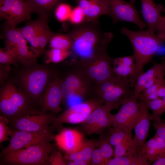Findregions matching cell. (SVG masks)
I'll list each match as a JSON object with an SVG mask.
<instances>
[{
	"label": "cell",
	"instance_id": "obj_1",
	"mask_svg": "<svg viewBox=\"0 0 165 165\" xmlns=\"http://www.w3.org/2000/svg\"><path fill=\"white\" fill-rule=\"evenodd\" d=\"M23 65L14 81L26 101L37 109L41 108L45 94L55 73L37 63Z\"/></svg>",
	"mask_w": 165,
	"mask_h": 165
},
{
	"label": "cell",
	"instance_id": "obj_2",
	"mask_svg": "<svg viewBox=\"0 0 165 165\" xmlns=\"http://www.w3.org/2000/svg\"><path fill=\"white\" fill-rule=\"evenodd\" d=\"M72 41L71 53L79 59L93 57L106 44L112 40L113 35L110 32H103L98 22H86L75 27L67 34Z\"/></svg>",
	"mask_w": 165,
	"mask_h": 165
},
{
	"label": "cell",
	"instance_id": "obj_3",
	"mask_svg": "<svg viewBox=\"0 0 165 165\" xmlns=\"http://www.w3.org/2000/svg\"><path fill=\"white\" fill-rule=\"evenodd\" d=\"M121 32L129 39L134 50L135 63L129 77L130 88L133 89L138 77L145 72V66L151 61L164 41L147 30L133 31L124 27Z\"/></svg>",
	"mask_w": 165,
	"mask_h": 165
},
{
	"label": "cell",
	"instance_id": "obj_4",
	"mask_svg": "<svg viewBox=\"0 0 165 165\" xmlns=\"http://www.w3.org/2000/svg\"><path fill=\"white\" fill-rule=\"evenodd\" d=\"M108 44L103 46L92 57L75 59L73 65L82 71L95 84H99L115 75L112 67L113 59L108 55Z\"/></svg>",
	"mask_w": 165,
	"mask_h": 165
},
{
	"label": "cell",
	"instance_id": "obj_5",
	"mask_svg": "<svg viewBox=\"0 0 165 165\" xmlns=\"http://www.w3.org/2000/svg\"><path fill=\"white\" fill-rule=\"evenodd\" d=\"M95 94L111 111L117 109L123 101L134 94L129 77L115 75L108 80L96 84Z\"/></svg>",
	"mask_w": 165,
	"mask_h": 165
},
{
	"label": "cell",
	"instance_id": "obj_6",
	"mask_svg": "<svg viewBox=\"0 0 165 165\" xmlns=\"http://www.w3.org/2000/svg\"><path fill=\"white\" fill-rule=\"evenodd\" d=\"M50 141H44L8 153L1 157L2 163L14 165H49V155L56 149L50 144Z\"/></svg>",
	"mask_w": 165,
	"mask_h": 165
},
{
	"label": "cell",
	"instance_id": "obj_7",
	"mask_svg": "<svg viewBox=\"0 0 165 165\" xmlns=\"http://www.w3.org/2000/svg\"><path fill=\"white\" fill-rule=\"evenodd\" d=\"M72 69L61 79L62 101L73 97L86 99L94 93L95 84L80 70Z\"/></svg>",
	"mask_w": 165,
	"mask_h": 165
},
{
	"label": "cell",
	"instance_id": "obj_8",
	"mask_svg": "<svg viewBox=\"0 0 165 165\" xmlns=\"http://www.w3.org/2000/svg\"><path fill=\"white\" fill-rule=\"evenodd\" d=\"M48 16H39L35 20L28 22L20 30L27 41L31 45V50L38 57L45 50L51 38L56 33L53 32L48 25Z\"/></svg>",
	"mask_w": 165,
	"mask_h": 165
},
{
	"label": "cell",
	"instance_id": "obj_9",
	"mask_svg": "<svg viewBox=\"0 0 165 165\" xmlns=\"http://www.w3.org/2000/svg\"><path fill=\"white\" fill-rule=\"evenodd\" d=\"M6 50L11 51L18 62L23 65L37 63L38 57L31 50H29L27 41L19 28L7 25L4 32Z\"/></svg>",
	"mask_w": 165,
	"mask_h": 165
},
{
	"label": "cell",
	"instance_id": "obj_10",
	"mask_svg": "<svg viewBox=\"0 0 165 165\" xmlns=\"http://www.w3.org/2000/svg\"><path fill=\"white\" fill-rule=\"evenodd\" d=\"M103 104L102 101L95 96L74 105L57 116L51 126L54 130L60 128L64 123H82L94 110Z\"/></svg>",
	"mask_w": 165,
	"mask_h": 165
},
{
	"label": "cell",
	"instance_id": "obj_11",
	"mask_svg": "<svg viewBox=\"0 0 165 165\" xmlns=\"http://www.w3.org/2000/svg\"><path fill=\"white\" fill-rule=\"evenodd\" d=\"M53 129L42 131L30 132L18 130L9 127L10 142L0 154L5 155L19 149L27 147L45 141L54 139Z\"/></svg>",
	"mask_w": 165,
	"mask_h": 165
},
{
	"label": "cell",
	"instance_id": "obj_12",
	"mask_svg": "<svg viewBox=\"0 0 165 165\" xmlns=\"http://www.w3.org/2000/svg\"><path fill=\"white\" fill-rule=\"evenodd\" d=\"M56 113L41 112L38 114L26 115L9 122L13 128L20 130L39 132L53 129L50 126L57 116Z\"/></svg>",
	"mask_w": 165,
	"mask_h": 165
},
{
	"label": "cell",
	"instance_id": "obj_13",
	"mask_svg": "<svg viewBox=\"0 0 165 165\" xmlns=\"http://www.w3.org/2000/svg\"><path fill=\"white\" fill-rule=\"evenodd\" d=\"M31 11L27 0H0V14L6 19L8 26L15 27L31 19Z\"/></svg>",
	"mask_w": 165,
	"mask_h": 165
},
{
	"label": "cell",
	"instance_id": "obj_14",
	"mask_svg": "<svg viewBox=\"0 0 165 165\" xmlns=\"http://www.w3.org/2000/svg\"><path fill=\"white\" fill-rule=\"evenodd\" d=\"M135 0L129 2L123 0H111L109 16L113 23L119 21H126L137 26L140 30H143L147 24L141 18L134 6Z\"/></svg>",
	"mask_w": 165,
	"mask_h": 165
},
{
	"label": "cell",
	"instance_id": "obj_15",
	"mask_svg": "<svg viewBox=\"0 0 165 165\" xmlns=\"http://www.w3.org/2000/svg\"><path fill=\"white\" fill-rule=\"evenodd\" d=\"M138 100L133 96L123 101L119 110L114 115L113 128H120L131 133L139 115Z\"/></svg>",
	"mask_w": 165,
	"mask_h": 165
},
{
	"label": "cell",
	"instance_id": "obj_16",
	"mask_svg": "<svg viewBox=\"0 0 165 165\" xmlns=\"http://www.w3.org/2000/svg\"><path fill=\"white\" fill-rule=\"evenodd\" d=\"M110 112L105 105L99 106L81 123V130L88 135L100 134L112 125L114 115Z\"/></svg>",
	"mask_w": 165,
	"mask_h": 165
},
{
	"label": "cell",
	"instance_id": "obj_17",
	"mask_svg": "<svg viewBox=\"0 0 165 165\" xmlns=\"http://www.w3.org/2000/svg\"><path fill=\"white\" fill-rule=\"evenodd\" d=\"M138 102L139 115L134 128L135 135L133 138V149L135 153L139 152L145 142L151 120L149 109L144 102L141 100Z\"/></svg>",
	"mask_w": 165,
	"mask_h": 165
},
{
	"label": "cell",
	"instance_id": "obj_18",
	"mask_svg": "<svg viewBox=\"0 0 165 165\" xmlns=\"http://www.w3.org/2000/svg\"><path fill=\"white\" fill-rule=\"evenodd\" d=\"M62 102L61 79L55 73L46 91L43 99L41 111L57 113L62 111Z\"/></svg>",
	"mask_w": 165,
	"mask_h": 165
},
{
	"label": "cell",
	"instance_id": "obj_19",
	"mask_svg": "<svg viewBox=\"0 0 165 165\" xmlns=\"http://www.w3.org/2000/svg\"><path fill=\"white\" fill-rule=\"evenodd\" d=\"M165 69L160 63H154L138 78L133 88V96L138 99L140 94L155 83L164 78Z\"/></svg>",
	"mask_w": 165,
	"mask_h": 165
},
{
	"label": "cell",
	"instance_id": "obj_20",
	"mask_svg": "<svg viewBox=\"0 0 165 165\" xmlns=\"http://www.w3.org/2000/svg\"><path fill=\"white\" fill-rule=\"evenodd\" d=\"M57 146L65 153H71L77 150L84 141L82 134L75 129L64 128L54 138Z\"/></svg>",
	"mask_w": 165,
	"mask_h": 165
},
{
	"label": "cell",
	"instance_id": "obj_21",
	"mask_svg": "<svg viewBox=\"0 0 165 165\" xmlns=\"http://www.w3.org/2000/svg\"><path fill=\"white\" fill-rule=\"evenodd\" d=\"M84 11L86 21L98 22L102 15L109 16L111 0H74Z\"/></svg>",
	"mask_w": 165,
	"mask_h": 165
},
{
	"label": "cell",
	"instance_id": "obj_22",
	"mask_svg": "<svg viewBox=\"0 0 165 165\" xmlns=\"http://www.w3.org/2000/svg\"><path fill=\"white\" fill-rule=\"evenodd\" d=\"M143 17L149 31L155 33L156 27L164 8L161 4H156L153 0H141Z\"/></svg>",
	"mask_w": 165,
	"mask_h": 165
},
{
	"label": "cell",
	"instance_id": "obj_23",
	"mask_svg": "<svg viewBox=\"0 0 165 165\" xmlns=\"http://www.w3.org/2000/svg\"><path fill=\"white\" fill-rule=\"evenodd\" d=\"M3 85L15 105L24 115L38 114L42 112L26 101L13 82H9Z\"/></svg>",
	"mask_w": 165,
	"mask_h": 165
},
{
	"label": "cell",
	"instance_id": "obj_24",
	"mask_svg": "<svg viewBox=\"0 0 165 165\" xmlns=\"http://www.w3.org/2000/svg\"><path fill=\"white\" fill-rule=\"evenodd\" d=\"M0 111L1 115L9 122L24 115L15 105L4 85L0 91Z\"/></svg>",
	"mask_w": 165,
	"mask_h": 165
},
{
	"label": "cell",
	"instance_id": "obj_25",
	"mask_svg": "<svg viewBox=\"0 0 165 165\" xmlns=\"http://www.w3.org/2000/svg\"><path fill=\"white\" fill-rule=\"evenodd\" d=\"M98 146V140L97 139L84 140L77 150L71 153H65L64 158L68 161L82 160L90 163L93 152Z\"/></svg>",
	"mask_w": 165,
	"mask_h": 165
},
{
	"label": "cell",
	"instance_id": "obj_26",
	"mask_svg": "<svg viewBox=\"0 0 165 165\" xmlns=\"http://www.w3.org/2000/svg\"><path fill=\"white\" fill-rule=\"evenodd\" d=\"M150 163L145 155L138 152L111 158L107 165H149Z\"/></svg>",
	"mask_w": 165,
	"mask_h": 165
},
{
	"label": "cell",
	"instance_id": "obj_27",
	"mask_svg": "<svg viewBox=\"0 0 165 165\" xmlns=\"http://www.w3.org/2000/svg\"><path fill=\"white\" fill-rule=\"evenodd\" d=\"M61 0H27L31 12L36 13L39 16H48Z\"/></svg>",
	"mask_w": 165,
	"mask_h": 165
},
{
	"label": "cell",
	"instance_id": "obj_28",
	"mask_svg": "<svg viewBox=\"0 0 165 165\" xmlns=\"http://www.w3.org/2000/svg\"><path fill=\"white\" fill-rule=\"evenodd\" d=\"M50 49H56L69 50L72 46L71 38L68 34L56 33L50 39L49 42Z\"/></svg>",
	"mask_w": 165,
	"mask_h": 165
},
{
	"label": "cell",
	"instance_id": "obj_29",
	"mask_svg": "<svg viewBox=\"0 0 165 165\" xmlns=\"http://www.w3.org/2000/svg\"><path fill=\"white\" fill-rule=\"evenodd\" d=\"M71 54L70 50L50 49L46 52L45 62L47 64L58 63L65 59Z\"/></svg>",
	"mask_w": 165,
	"mask_h": 165
},
{
	"label": "cell",
	"instance_id": "obj_30",
	"mask_svg": "<svg viewBox=\"0 0 165 165\" xmlns=\"http://www.w3.org/2000/svg\"><path fill=\"white\" fill-rule=\"evenodd\" d=\"M148 109L152 110V113L150 115L151 120L153 122L161 120V116L163 114L162 112L163 101L161 98L144 101Z\"/></svg>",
	"mask_w": 165,
	"mask_h": 165
},
{
	"label": "cell",
	"instance_id": "obj_31",
	"mask_svg": "<svg viewBox=\"0 0 165 165\" xmlns=\"http://www.w3.org/2000/svg\"><path fill=\"white\" fill-rule=\"evenodd\" d=\"M102 133L100 134V138L98 140L99 148L108 163L113 155L114 151L109 142V134H104Z\"/></svg>",
	"mask_w": 165,
	"mask_h": 165
},
{
	"label": "cell",
	"instance_id": "obj_32",
	"mask_svg": "<svg viewBox=\"0 0 165 165\" xmlns=\"http://www.w3.org/2000/svg\"><path fill=\"white\" fill-rule=\"evenodd\" d=\"M132 138L131 133L120 128H113L109 134V142L112 146H115L122 141Z\"/></svg>",
	"mask_w": 165,
	"mask_h": 165
},
{
	"label": "cell",
	"instance_id": "obj_33",
	"mask_svg": "<svg viewBox=\"0 0 165 165\" xmlns=\"http://www.w3.org/2000/svg\"><path fill=\"white\" fill-rule=\"evenodd\" d=\"M114 152V157L135 153L133 149V138L125 139L115 146Z\"/></svg>",
	"mask_w": 165,
	"mask_h": 165
},
{
	"label": "cell",
	"instance_id": "obj_34",
	"mask_svg": "<svg viewBox=\"0 0 165 165\" xmlns=\"http://www.w3.org/2000/svg\"><path fill=\"white\" fill-rule=\"evenodd\" d=\"M72 9L68 4L65 3L59 4L55 12L57 19L60 22H64L69 20Z\"/></svg>",
	"mask_w": 165,
	"mask_h": 165
},
{
	"label": "cell",
	"instance_id": "obj_35",
	"mask_svg": "<svg viewBox=\"0 0 165 165\" xmlns=\"http://www.w3.org/2000/svg\"><path fill=\"white\" fill-rule=\"evenodd\" d=\"M69 20L75 26L80 25L86 22L84 11L78 6L72 9Z\"/></svg>",
	"mask_w": 165,
	"mask_h": 165
},
{
	"label": "cell",
	"instance_id": "obj_36",
	"mask_svg": "<svg viewBox=\"0 0 165 165\" xmlns=\"http://www.w3.org/2000/svg\"><path fill=\"white\" fill-rule=\"evenodd\" d=\"M18 61L15 55L9 50L0 49V63L6 65L12 64L16 66Z\"/></svg>",
	"mask_w": 165,
	"mask_h": 165
},
{
	"label": "cell",
	"instance_id": "obj_37",
	"mask_svg": "<svg viewBox=\"0 0 165 165\" xmlns=\"http://www.w3.org/2000/svg\"><path fill=\"white\" fill-rule=\"evenodd\" d=\"M9 121L6 118L0 116V143L9 140L8 138L9 135V127L8 125Z\"/></svg>",
	"mask_w": 165,
	"mask_h": 165
},
{
	"label": "cell",
	"instance_id": "obj_38",
	"mask_svg": "<svg viewBox=\"0 0 165 165\" xmlns=\"http://www.w3.org/2000/svg\"><path fill=\"white\" fill-rule=\"evenodd\" d=\"M134 66L121 64L113 65V72L115 75L121 77H129L134 68Z\"/></svg>",
	"mask_w": 165,
	"mask_h": 165
},
{
	"label": "cell",
	"instance_id": "obj_39",
	"mask_svg": "<svg viewBox=\"0 0 165 165\" xmlns=\"http://www.w3.org/2000/svg\"><path fill=\"white\" fill-rule=\"evenodd\" d=\"M61 152L55 149L49 157L48 162L50 165H66V162Z\"/></svg>",
	"mask_w": 165,
	"mask_h": 165
},
{
	"label": "cell",
	"instance_id": "obj_40",
	"mask_svg": "<svg viewBox=\"0 0 165 165\" xmlns=\"http://www.w3.org/2000/svg\"><path fill=\"white\" fill-rule=\"evenodd\" d=\"M135 58L133 55L117 57L113 59L112 65L121 64L129 66H134Z\"/></svg>",
	"mask_w": 165,
	"mask_h": 165
},
{
	"label": "cell",
	"instance_id": "obj_41",
	"mask_svg": "<svg viewBox=\"0 0 165 165\" xmlns=\"http://www.w3.org/2000/svg\"><path fill=\"white\" fill-rule=\"evenodd\" d=\"M107 162L104 158L99 148H95L92 153L91 165H107Z\"/></svg>",
	"mask_w": 165,
	"mask_h": 165
},
{
	"label": "cell",
	"instance_id": "obj_42",
	"mask_svg": "<svg viewBox=\"0 0 165 165\" xmlns=\"http://www.w3.org/2000/svg\"><path fill=\"white\" fill-rule=\"evenodd\" d=\"M155 137V146L158 156V159L165 156V140L158 136L156 133Z\"/></svg>",
	"mask_w": 165,
	"mask_h": 165
},
{
	"label": "cell",
	"instance_id": "obj_43",
	"mask_svg": "<svg viewBox=\"0 0 165 165\" xmlns=\"http://www.w3.org/2000/svg\"><path fill=\"white\" fill-rule=\"evenodd\" d=\"M155 31L157 36L165 41V16H161L156 27Z\"/></svg>",
	"mask_w": 165,
	"mask_h": 165
},
{
	"label": "cell",
	"instance_id": "obj_44",
	"mask_svg": "<svg viewBox=\"0 0 165 165\" xmlns=\"http://www.w3.org/2000/svg\"><path fill=\"white\" fill-rule=\"evenodd\" d=\"M164 84H165V79L164 78L142 92L140 94L138 99L150 94L157 92L160 87Z\"/></svg>",
	"mask_w": 165,
	"mask_h": 165
},
{
	"label": "cell",
	"instance_id": "obj_45",
	"mask_svg": "<svg viewBox=\"0 0 165 165\" xmlns=\"http://www.w3.org/2000/svg\"><path fill=\"white\" fill-rule=\"evenodd\" d=\"M152 125L156 130L157 134L165 140V122H154Z\"/></svg>",
	"mask_w": 165,
	"mask_h": 165
},
{
	"label": "cell",
	"instance_id": "obj_46",
	"mask_svg": "<svg viewBox=\"0 0 165 165\" xmlns=\"http://www.w3.org/2000/svg\"><path fill=\"white\" fill-rule=\"evenodd\" d=\"M155 144V137L154 136L153 138L144 143L139 152L141 154L145 155L147 152L154 146Z\"/></svg>",
	"mask_w": 165,
	"mask_h": 165
},
{
	"label": "cell",
	"instance_id": "obj_47",
	"mask_svg": "<svg viewBox=\"0 0 165 165\" xmlns=\"http://www.w3.org/2000/svg\"><path fill=\"white\" fill-rule=\"evenodd\" d=\"M90 164V163L88 162L82 160L69 161L66 162L67 165H88Z\"/></svg>",
	"mask_w": 165,
	"mask_h": 165
},
{
	"label": "cell",
	"instance_id": "obj_48",
	"mask_svg": "<svg viewBox=\"0 0 165 165\" xmlns=\"http://www.w3.org/2000/svg\"><path fill=\"white\" fill-rule=\"evenodd\" d=\"M159 98H163L165 96V84L161 86L157 91Z\"/></svg>",
	"mask_w": 165,
	"mask_h": 165
},
{
	"label": "cell",
	"instance_id": "obj_49",
	"mask_svg": "<svg viewBox=\"0 0 165 165\" xmlns=\"http://www.w3.org/2000/svg\"><path fill=\"white\" fill-rule=\"evenodd\" d=\"M153 162L152 165H165V156L158 158Z\"/></svg>",
	"mask_w": 165,
	"mask_h": 165
},
{
	"label": "cell",
	"instance_id": "obj_50",
	"mask_svg": "<svg viewBox=\"0 0 165 165\" xmlns=\"http://www.w3.org/2000/svg\"><path fill=\"white\" fill-rule=\"evenodd\" d=\"M163 107L162 109V112L163 113L165 112V96L163 98Z\"/></svg>",
	"mask_w": 165,
	"mask_h": 165
},
{
	"label": "cell",
	"instance_id": "obj_51",
	"mask_svg": "<svg viewBox=\"0 0 165 165\" xmlns=\"http://www.w3.org/2000/svg\"><path fill=\"white\" fill-rule=\"evenodd\" d=\"M161 64L163 65L165 69V57L162 58Z\"/></svg>",
	"mask_w": 165,
	"mask_h": 165
},
{
	"label": "cell",
	"instance_id": "obj_52",
	"mask_svg": "<svg viewBox=\"0 0 165 165\" xmlns=\"http://www.w3.org/2000/svg\"><path fill=\"white\" fill-rule=\"evenodd\" d=\"M163 12L165 13V8H164Z\"/></svg>",
	"mask_w": 165,
	"mask_h": 165
},
{
	"label": "cell",
	"instance_id": "obj_53",
	"mask_svg": "<svg viewBox=\"0 0 165 165\" xmlns=\"http://www.w3.org/2000/svg\"><path fill=\"white\" fill-rule=\"evenodd\" d=\"M163 121H164V122H165V120H163Z\"/></svg>",
	"mask_w": 165,
	"mask_h": 165
}]
</instances>
